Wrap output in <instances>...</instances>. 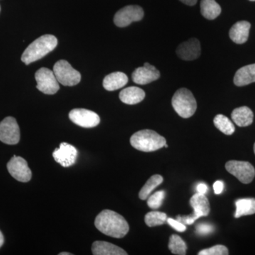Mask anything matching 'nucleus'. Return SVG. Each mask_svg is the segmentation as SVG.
Returning <instances> with one entry per match:
<instances>
[{
  "mask_svg": "<svg viewBox=\"0 0 255 255\" xmlns=\"http://www.w3.org/2000/svg\"><path fill=\"white\" fill-rule=\"evenodd\" d=\"M37 89L46 95H54L60 90L59 84L53 71L46 68H40L35 74Z\"/></svg>",
  "mask_w": 255,
  "mask_h": 255,
  "instance_id": "nucleus-8",
  "label": "nucleus"
},
{
  "mask_svg": "<svg viewBox=\"0 0 255 255\" xmlns=\"http://www.w3.org/2000/svg\"><path fill=\"white\" fill-rule=\"evenodd\" d=\"M92 254L95 255H127L120 247L105 241H95L92 246Z\"/></svg>",
  "mask_w": 255,
  "mask_h": 255,
  "instance_id": "nucleus-17",
  "label": "nucleus"
},
{
  "mask_svg": "<svg viewBox=\"0 0 255 255\" xmlns=\"http://www.w3.org/2000/svg\"><path fill=\"white\" fill-rule=\"evenodd\" d=\"M130 145L137 150L153 152L164 147L166 139L152 130H139L132 135Z\"/></svg>",
  "mask_w": 255,
  "mask_h": 255,
  "instance_id": "nucleus-3",
  "label": "nucleus"
},
{
  "mask_svg": "<svg viewBox=\"0 0 255 255\" xmlns=\"http://www.w3.org/2000/svg\"><path fill=\"white\" fill-rule=\"evenodd\" d=\"M165 196V192L164 191H159L152 194L147 199V206L152 209H157L162 206V202Z\"/></svg>",
  "mask_w": 255,
  "mask_h": 255,
  "instance_id": "nucleus-28",
  "label": "nucleus"
},
{
  "mask_svg": "<svg viewBox=\"0 0 255 255\" xmlns=\"http://www.w3.org/2000/svg\"><path fill=\"white\" fill-rule=\"evenodd\" d=\"M174 111L179 117L184 119L190 118L195 114L197 103L190 90L181 88L174 93L172 100Z\"/></svg>",
  "mask_w": 255,
  "mask_h": 255,
  "instance_id": "nucleus-4",
  "label": "nucleus"
},
{
  "mask_svg": "<svg viewBox=\"0 0 255 255\" xmlns=\"http://www.w3.org/2000/svg\"><path fill=\"white\" fill-rule=\"evenodd\" d=\"M7 169L9 174L18 182H28L31 180V169L27 162L22 157L14 155L7 163Z\"/></svg>",
  "mask_w": 255,
  "mask_h": 255,
  "instance_id": "nucleus-12",
  "label": "nucleus"
},
{
  "mask_svg": "<svg viewBox=\"0 0 255 255\" xmlns=\"http://www.w3.org/2000/svg\"><path fill=\"white\" fill-rule=\"evenodd\" d=\"M167 223H168L171 227L173 228L178 232H184L187 230L185 225L178 221V220H174L169 218V219H167Z\"/></svg>",
  "mask_w": 255,
  "mask_h": 255,
  "instance_id": "nucleus-31",
  "label": "nucleus"
},
{
  "mask_svg": "<svg viewBox=\"0 0 255 255\" xmlns=\"http://www.w3.org/2000/svg\"><path fill=\"white\" fill-rule=\"evenodd\" d=\"M196 191L199 194H205L208 191L207 185L204 184V183H201V184H198L197 187H196Z\"/></svg>",
  "mask_w": 255,
  "mask_h": 255,
  "instance_id": "nucleus-33",
  "label": "nucleus"
},
{
  "mask_svg": "<svg viewBox=\"0 0 255 255\" xmlns=\"http://www.w3.org/2000/svg\"><path fill=\"white\" fill-rule=\"evenodd\" d=\"M214 123L215 127L217 128L218 129L226 134V135H232L233 132H235V126L233 122L230 120L226 116L223 114H218L214 118Z\"/></svg>",
  "mask_w": 255,
  "mask_h": 255,
  "instance_id": "nucleus-25",
  "label": "nucleus"
},
{
  "mask_svg": "<svg viewBox=\"0 0 255 255\" xmlns=\"http://www.w3.org/2000/svg\"><path fill=\"white\" fill-rule=\"evenodd\" d=\"M179 1L188 6H194L197 2V0H179Z\"/></svg>",
  "mask_w": 255,
  "mask_h": 255,
  "instance_id": "nucleus-34",
  "label": "nucleus"
},
{
  "mask_svg": "<svg viewBox=\"0 0 255 255\" xmlns=\"http://www.w3.org/2000/svg\"><path fill=\"white\" fill-rule=\"evenodd\" d=\"M169 249L174 255H184L187 253V246L185 242L177 235H172L169 238Z\"/></svg>",
  "mask_w": 255,
  "mask_h": 255,
  "instance_id": "nucleus-26",
  "label": "nucleus"
},
{
  "mask_svg": "<svg viewBox=\"0 0 255 255\" xmlns=\"http://www.w3.org/2000/svg\"><path fill=\"white\" fill-rule=\"evenodd\" d=\"M58 255H73V254H72V253H60Z\"/></svg>",
  "mask_w": 255,
  "mask_h": 255,
  "instance_id": "nucleus-36",
  "label": "nucleus"
},
{
  "mask_svg": "<svg viewBox=\"0 0 255 255\" xmlns=\"http://www.w3.org/2000/svg\"><path fill=\"white\" fill-rule=\"evenodd\" d=\"M128 81L127 75L122 72H114L104 79L103 87L107 91H115L125 86Z\"/></svg>",
  "mask_w": 255,
  "mask_h": 255,
  "instance_id": "nucleus-19",
  "label": "nucleus"
},
{
  "mask_svg": "<svg viewBox=\"0 0 255 255\" xmlns=\"http://www.w3.org/2000/svg\"><path fill=\"white\" fill-rule=\"evenodd\" d=\"M201 13L204 18L214 20L221 14V7L216 0H201Z\"/></svg>",
  "mask_w": 255,
  "mask_h": 255,
  "instance_id": "nucleus-22",
  "label": "nucleus"
},
{
  "mask_svg": "<svg viewBox=\"0 0 255 255\" xmlns=\"http://www.w3.org/2000/svg\"><path fill=\"white\" fill-rule=\"evenodd\" d=\"M78 150L74 146L67 142H62L59 148L55 149L53 157L56 162L64 167L73 165L78 158Z\"/></svg>",
  "mask_w": 255,
  "mask_h": 255,
  "instance_id": "nucleus-13",
  "label": "nucleus"
},
{
  "mask_svg": "<svg viewBox=\"0 0 255 255\" xmlns=\"http://www.w3.org/2000/svg\"><path fill=\"white\" fill-rule=\"evenodd\" d=\"M223 189H224V184L222 181H216L214 184V190L215 194H221L223 192Z\"/></svg>",
  "mask_w": 255,
  "mask_h": 255,
  "instance_id": "nucleus-32",
  "label": "nucleus"
},
{
  "mask_svg": "<svg viewBox=\"0 0 255 255\" xmlns=\"http://www.w3.org/2000/svg\"><path fill=\"white\" fill-rule=\"evenodd\" d=\"M201 52L200 42L195 38H190L181 43L176 50V53L180 59L188 61L199 58Z\"/></svg>",
  "mask_w": 255,
  "mask_h": 255,
  "instance_id": "nucleus-15",
  "label": "nucleus"
},
{
  "mask_svg": "<svg viewBox=\"0 0 255 255\" xmlns=\"http://www.w3.org/2000/svg\"><path fill=\"white\" fill-rule=\"evenodd\" d=\"M164 147H165L166 148H167V147H168V145H167V143H166L165 145H164Z\"/></svg>",
  "mask_w": 255,
  "mask_h": 255,
  "instance_id": "nucleus-37",
  "label": "nucleus"
},
{
  "mask_svg": "<svg viewBox=\"0 0 255 255\" xmlns=\"http://www.w3.org/2000/svg\"><path fill=\"white\" fill-rule=\"evenodd\" d=\"M251 27V23L248 21H238L230 30V38L234 43L243 44L248 41Z\"/></svg>",
  "mask_w": 255,
  "mask_h": 255,
  "instance_id": "nucleus-16",
  "label": "nucleus"
},
{
  "mask_svg": "<svg viewBox=\"0 0 255 255\" xmlns=\"http://www.w3.org/2000/svg\"><path fill=\"white\" fill-rule=\"evenodd\" d=\"M145 93L142 89L137 87H129L124 89L119 94V98L126 105H133L140 103L144 100Z\"/></svg>",
  "mask_w": 255,
  "mask_h": 255,
  "instance_id": "nucleus-18",
  "label": "nucleus"
},
{
  "mask_svg": "<svg viewBox=\"0 0 255 255\" xmlns=\"http://www.w3.org/2000/svg\"><path fill=\"white\" fill-rule=\"evenodd\" d=\"M95 227L106 236L122 238L129 231L128 223L123 216L111 210H104L96 217Z\"/></svg>",
  "mask_w": 255,
  "mask_h": 255,
  "instance_id": "nucleus-1",
  "label": "nucleus"
},
{
  "mask_svg": "<svg viewBox=\"0 0 255 255\" xmlns=\"http://www.w3.org/2000/svg\"><path fill=\"white\" fill-rule=\"evenodd\" d=\"M20 140V129L16 119L8 117L0 122V141L16 145Z\"/></svg>",
  "mask_w": 255,
  "mask_h": 255,
  "instance_id": "nucleus-10",
  "label": "nucleus"
},
{
  "mask_svg": "<svg viewBox=\"0 0 255 255\" xmlns=\"http://www.w3.org/2000/svg\"><path fill=\"white\" fill-rule=\"evenodd\" d=\"M190 204L191 207L194 209V214L188 216H179L177 217L178 221L184 224H193L199 218L207 216L211 211L209 199L205 194H201L199 193L194 194L191 198Z\"/></svg>",
  "mask_w": 255,
  "mask_h": 255,
  "instance_id": "nucleus-6",
  "label": "nucleus"
},
{
  "mask_svg": "<svg viewBox=\"0 0 255 255\" xmlns=\"http://www.w3.org/2000/svg\"><path fill=\"white\" fill-rule=\"evenodd\" d=\"M72 122L82 128H94L100 123L98 114L85 109H74L69 113Z\"/></svg>",
  "mask_w": 255,
  "mask_h": 255,
  "instance_id": "nucleus-11",
  "label": "nucleus"
},
{
  "mask_svg": "<svg viewBox=\"0 0 255 255\" xmlns=\"http://www.w3.org/2000/svg\"><path fill=\"white\" fill-rule=\"evenodd\" d=\"M254 152H255V145H254Z\"/></svg>",
  "mask_w": 255,
  "mask_h": 255,
  "instance_id": "nucleus-38",
  "label": "nucleus"
},
{
  "mask_svg": "<svg viewBox=\"0 0 255 255\" xmlns=\"http://www.w3.org/2000/svg\"><path fill=\"white\" fill-rule=\"evenodd\" d=\"M163 182V177L159 174H155L152 176L145 183L139 192V198L141 200H146L149 197L151 192L158 187Z\"/></svg>",
  "mask_w": 255,
  "mask_h": 255,
  "instance_id": "nucleus-24",
  "label": "nucleus"
},
{
  "mask_svg": "<svg viewBox=\"0 0 255 255\" xmlns=\"http://www.w3.org/2000/svg\"><path fill=\"white\" fill-rule=\"evenodd\" d=\"M236 211L235 218L242 217L255 214V199H242L236 201Z\"/></svg>",
  "mask_w": 255,
  "mask_h": 255,
  "instance_id": "nucleus-23",
  "label": "nucleus"
},
{
  "mask_svg": "<svg viewBox=\"0 0 255 255\" xmlns=\"http://www.w3.org/2000/svg\"><path fill=\"white\" fill-rule=\"evenodd\" d=\"M143 16L144 11L141 6L138 5H128L116 13L114 22L118 27H127L132 22L140 21Z\"/></svg>",
  "mask_w": 255,
  "mask_h": 255,
  "instance_id": "nucleus-9",
  "label": "nucleus"
},
{
  "mask_svg": "<svg viewBox=\"0 0 255 255\" xmlns=\"http://www.w3.org/2000/svg\"><path fill=\"white\" fill-rule=\"evenodd\" d=\"M233 81L238 87L246 86L255 82V63L240 68L236 72Z\"/></svg>",
  "mask_w": 255,
  "mask_h": 255,
  "instance_id": "nucleus-20",
  "label": "nucleus"
},
{
  "mask_svg": "<svg viewBox=\"0 0 255 255\" xmlns=\"http://www.w3.org/2000/svg\"><path fill=\"white\" fill-rule=\"evenodd\" d=\"M53 73L58 82L64 86H75L81 80V74L65 60H58L55 64Z\"/></svg>",
  "mask_w": 255,
  "mask_h": 255,
  "instance_id": "nucleus-5",
  "label": "nucleus"
},
{
  "mask_svg": "<svg viewBox=\"0 0 255 255\" xmlns=\"http://www.w3.org/2000/svg\"><path fill=\"white\" fill-rule=\"evenodd\" d=\"M228 248L226 246L218 245L208 249L203 250L199 252V255H228Z\"/></svg>",
  "mask_w": 255,
  "mask_h": 255,
  "instance_id": "nucleus-29",
  "label": "nucleus"
},
{
  "mask_svg": "<svg viewBox=\"0 0 255 255\" xmlns=\"http://www.w3.org/2000/svg\"><path fill=\"white\" fill-rule=\"evenodd\" d=\"M167 219V215L163 212L151 211L145 215V222L149 227H155L164 224Z\"/></svg>",
  "mask_w": 255,
  "mask_h": 255,
  "instance_id": "nucleus-27",
  "label": "nucleus"
},
{
  "mask_svg": "<svg viewBox=\"0 0 255 255\" xmlns=\"http://www.w3.org/2000/svg\"><path fill=\"white\" fill-rule=\"evenodd\" d=\"M214 231V227L206 223H201L196 226V232L200 236H207Z\"/></svg>",
  "mask_w": 255,
  "mask_h": 255,
  "instance_id": "nucleus-30",
  "label": "nucleus"
},
{
  "mask_svg": "<svg viewBox=\"0 0 255 255\" xmlns=\"http://www.w3.org/2000/svg\"><path fill=\"white\" fill-rule=\"evenodd\" d=\"M4 243V236H3L2 233L0 231V248L3 246Z\"/></svg>",
  "mask_w": 255,
  "mask_h": 255,
  "instance_id": "nucleus-35",
  "label": "nucleus"
},
{
  "mask_svg": "<svg viewBox=\"0 0 255 255\" xmlns=\"http://www.w3.org/2000/svg\"><path fill=\"white\" fill-rule=\"evenodd\" d=\"M250 1H255V0H250Z\"/></svg>",
  "mask_w": 255,
  "mask_h": 255,
  "instance_id": "nucleus-39",
  "label": "nucleus"
},
{
  "mask_svg": "<svg viewBox=\"0 0 255 255\" xmlns=\"http://www.w3.org/2000/svg\"><path fill=\"white\" fill-rule=\"evenodd\" d=\"M226 169L243 184H250L255 177V167L246 161H228L226 164Z\"/></svg>",
  "mask_w": 255,
  "mask_h": 255,
  "instance_id": "nucleus-7",
  "label": "nucleus"
},
{
  "mask_svg": "<svg viewBox=\"0 0 255 255\" xmlns=\"http://www.w3.org/2000/svg\"><path fill=\"white\" fill-rule=\"evenodd\" d=\"M58 39L53 35H43L37 38L26 48L21 55V61L29 65L41 59L56 48Z\"/></svg>",
  "mask_w": 255,
  "mask_h": 255,
  "instance_id": "nucleus-2",
  "label": "nucleus"
},
{
  "mask_svg": "<svg viewBox=\"0 0 255 255\" xmlns=\"http://www.w3.org/2000/svg\"><path fill=\"white\" fill-rule=\"evenodd\" d=\"M160 73L157 68L150 63H145L144 66L137 68L132 74V81L137 85H147L158 80Z\"/></svg>",
  "mask_w": 255,
  "mask_h": 255,
  "instance_id": "nucleus-14",
  "label": "nucleus"
},
{
  "mask_svg": "<svg viewBox=\"0 0 255 255\" xmlns=\"http://www.w3.org/2000/svg\"><path fill=\"white\" fill-rule=\"evenodd\" d=\"M231 118L238 127H249L253 124L254 114L249 107H241L233 111Z\"/></svg>",
  "mask_w": 255,
  "mask_h": 255,
  "instance_id": "nucleus-21",
  "label": "nucleus"
}]
</instances>
